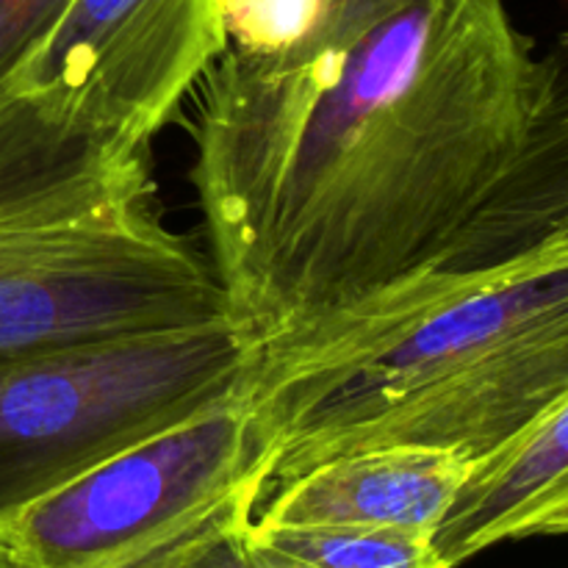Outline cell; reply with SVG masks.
I'll list each match as a JSON object with an SVG mask.
<instances>
[{
  "mask_svg": "<svg viewBox=\"0 0 568 568\" xmlns=\"http://www.w3.org/2000/svg\"><path fill=\"white\" fill-rule=\"evenodd\" d=\"M322 0H222L227 44L277 50L297 42L320 14Z\"/></svg>",
  "mask_w": 568,
  "mask_h": 568,
  "instance_id": "cell-12",
  "label": "cell"
},
{
  "mask_svg": "<svg viewBox=\"0 0 568 568\" xmlns=\"http://www.w3.org/2000/svg\"><path fill=\"white\" fill-rule=\"evenodd\" d=\"M471 466L455 449L427 444L358 449L264 486L250 521L261 527H392L433 536Z\"/></svg>",
  "mask_w": 568,
  "mask_h": 568,
  "instance_id": "cell-7",
  "label": "cell"
},
{
  "mask_svg": "<svg viewBox=\"0 0 568 568\" xmlns=\"http://www.w3.org/2000/svg\"><path fill=\"white\" fill-rule=\"evenodd\" d=\"M270 477V438L244 386L128 444L0 521L22 568H122Z\"/></svg>",
  "mask_w": 568,
  "mask_h": 568,
  "instance_id": "cell-5",
  "label": "cell"
},
{
  "mask_svg": "<svg viewBox=\"0 0 568 568\" xmlns=\"http://www.w3.org/2000/svg\"><path fill=\"white\" fill-rule=\"evenodd\" d=\"M225 48L222 0H72L0 100L72 136L150 150Z\"/></svg>",
  "mask_w": 568,
  "mask_h": 568,
  "instance_id": "cell-6",
  "label": "cell"
},
{
  "mask_svg": "<svg viewBox=\"0 0 568 568\" xmlns=\"http://www.w3.org/2000/svg\"><path fill=\"white\" fill-rule=\"evenodd\" d=\"M0 568H22L20 560H17L14 555L3 547V544H0Z\"/></svg>",
  "mask_w": 568,
  "mask_h": 568,
  "instance_id": "cell-14",
  "label": "cell"
},
{
  "mask_svg": "<svg viewBox=\"0 0 568 568\" xmlns=\"http://www.w3.org/2000/svg\"><path fill=\"white\" fill-rule=\"evenodd\" d=\"M541 55L505 0H322L192 89V186L255 342L430 272L521 153Z\"/></svg>",
  "mask_w": 568,
  "mask_h": 568,
  "instance_id": "cell-1",
  "label": "cell"
},
{
  "mask_svg": "<svg viewBox=\"0 0 568 568\" xmlns=\"http://www.w3.org/2000/svg\"><path fill=\"white\" fill-rule=\"evenodd\" d=\"M568 536V399L471 466L433 532L442 568L525 538Z\"/></svg>",
  "mask_w": 568,
  "mask_h": 568,
  "instance_id": "cell-9",
  "label": "cell"
},
{
  "mask_svg": "<svg viewBox=\"0 0 568 568\" xmlns=\"http://www.w3.org/2000/svg\"><path fill=\"white\" fill-rule=\"evenodd\" d=\"M258 342L233 316L0 358V521L128 444L244 386Z\"/></svg>",
  "mask_w": 568,
  "mask_h": 568,
  "instance_id": "cell-4",
  "label": "cell"
},
{
  "mask_svg": "<svg viewBox=\"0 0 568 568\" xmlns=\"http://www.w3.org/2000/svg\"><path fill=\"white\" fill-rule=\"evenodd\" d=\"M244 394L270 438L264 486L388 444L477 464L568 399V258L410 277L261 342Z\"/></svg>",
  "mask_w": 568,
  "mask_h": 568,
  "instance_id": "cell-2",
  "label": "cell"
},
{
  "mask_svg": "<svg viewBox=\"0 0 568 568\" xmlns=\"http://www.w3.org/2000/svg\"><path fill=\"white\" fill-rule=\"evenodd\" d=\"M231 316L211 258L164 225L148 153L0 131V358Z\"/></svg>",
  "mask_w": 568,
  "mask_h": 568,
  "instance_id": "cell-3",
  "label": "cell"
},
{
  "mask_svg": "<svg viewBox=\"0 0 568 568\" xmlns=\"http://www.w3.org/2000/svg\"><path fill=\"white\" fill-rule=\"evenodd\" d=\"M538 255L568 258V26L541 55V94L525 148L430 272H494Z\"/></svg>",
  "mask_w": 568,
  "mask_h": 568,
  "instance_id": "cell-8",
  "label": "cell"
},
{
  "mask_svg": "<svg viewBox=\"0 0 568 568\" xmlns=\"http://www.w3.org/2000/svg\"><path fill=\"white\" fill-rule=\"evenodd\" d=\"M72 0H0V94Z\"/></svg>",
  "mask_w": 568,
  "mask_h": 568,
  "instance_id": "cell-13",
  "label": "cell"
},
{
  "mask_svg": "<svg viewBox=\"0 0 568 568\" xmlns=\"http://www.w3.org/2000/svg\"><path fill=\"white\" fill-rule=\"evenodd\" d=\"M255 541L303 568H442L427 532L392 527H261Z\"/></svg>",
  "mask_w": 568,
  "mask_h": 568,
  "instance_id": "cell-10",
  "label": "cell"
},
{
  "mask_svg": "<svg viewBox=\"0 0 568 568\" xmlns=\"http://www.w3.org/2000/svg\"><path fill=\"white\" fill-rule=\"evenodd\" d=\"M253 505V499H236L122 568H303L255 541L250 532Z\"/></svg>",
  "mask_w": 568,
  "mask_h": 568,
  "instance_id": "cell-11",
  "label": "cell"
}]
</instances>
